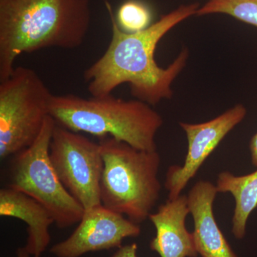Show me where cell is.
Returning <instances> with one entry per match:
<instances>
[{
    "instance_id": "obj_1",
    "label": "cell",
    "mask_w": 257,
    "mask_h": 257,
    "mask_svg": "<svg viewBox=\"0 0 257 257\" xmlns=\"http://www.w3.org/2000/svg\"><path fill=\"white\" fill-rule=\"evenodd\" d=\"M104 5L110 20L111 40L100 58L84 71L88 92L92 97H104L121 84H128L135 99L150 105L171 99L172 83L185 67L189 51L184 49L173 62L163 68L155 60V50L167 32L197 14L199 3L181 5L135 33L122 31L110 3L104 0Z\"/></svg>"
},
{
    "instance_id": "obj_2",
    "label": "cell",
    "mask_w": 257,
    "mask_h": 257,
    "mask_svg": "<svg viewBox=\"0 0 257 257\" xmlns=\"http://www.w3.org/2000/svg\"><path fill=\"white\" fill-rule=\"evenodd\" d=\"M91 18L89 0H0V82L24 53L81 46Z\"/></svg>"
},
{
    "instance_id": "obj_3",
    "label": "cell",
    "mask_w": 257,
    "mask_h": 257,
    "mask_svg": "<svg viewBox=\"0 0 257 257\" xmlns=\"http://www.w3.org/2000/svg\"><path fill=\"white\" fill-rule=\"evenodd\" d=\"M49 114L59 126L101 139L114 138L145 151H157L155 138L163 124L162 116L139 99L125 100L112 94L81 97L52 95Z\"/></svg>"
},
{
    "instance_id": "obj_4",
    "label": "cell",
    "mask_w": 257,
    "mask_h": 257,
    "mask_svg": "<svg viewBox=\"0 0 257 257\" xmlns=\"http://www.w3.org/2000/svg\"><path fill=\"white\" fill-rule=\"evenodd\" d=\"M99 143L104 162L101 204L140 225L160 199V154L138 150L109 137Z\"/></svg>"
},
{
    "instance_id": "obj_5",
    "label": "cell",
    "mask_w": 257,
    "mask_h": 257,
    "mask_svg": "<svg viewBox=\"0 0 257 257\" xmlns=\"http://www.w3.org/2000/svg\"><path fill=\"white\" fill-rule=\"evenodd\" d=\"M51 93L34 69L15 67L0 82V158L31 146L49 116Z\"/></svg>"
},
{
    "instance_id": "obj_6",
    "label": "cell",
    "mask_w": 257,
    "mask_h": 257,
    "mask_svg": "<svg viewBox=\"0 0 257 257\" xmlns=\"http://www.w3.org/2000/svg\"><path fill=\"white\" fill-rule=\"evenodd\" d=\"M57 123L49 115L31 146L15 155L8 187L30 196L44 206L60 229L82 219L84 207L61 182L50 158V145Z\"/></svg>"
},
{
    "instance_id": "obj_7",
    "label": "cell",
    "mask_w": 257,
    "mask_h": 257,
    "mask_svg": "<svg viewBox=\"0 0 257 257\" xmlns=\"http://www.w3.org/2000/svg\"><path fill=\"white\" fill-rule=\"evenodd\" d=\"M50 158L61 182L84 209L101 204L104 162L99 143L57 124L51 140Z\"/></svg>"
},
{
    "instance_id": "obj_8",
    "label": "cell",
    "mask_w": 257,
    "mask_h": 257,
    "mask_svg": "<svg viewBox=\"0 0 257 257\" xmlns=\"http://www.w3.org/2000/svg\"><path fill=\"white\" fill-rule=\"evenodd\" d=\"M246 107L236 104L214 119L199 124L179 122L188 142L183 165L169 167L165 187L168 199L178 197L218 145L246 116Z\"/></svg>"
},
{
    "instance_id": "obj_9",
    "label": "cell",
    "mask_w": 257,
    "mask_h": 257,
    "mask_svg": "<svg viewBox=\"0 0 257 257\" xmlns=\"http://www.w3.org/2000/svg\"><path fill=\"white\" fill-rule=\"evenodd\" d=\"M140 234V224L100 204L84 209L73 233L53 245L50 251L56 257H80L87 253L121 247L123 240Z\"/></svg>"
},
{
    "instance_id": "obj_10",
    "label": "cell",
    "mask_w": 257,
    "mask_h": 257,
    "mask_svg": "<svg viewBox=\"0 0 257 257\" xmlns=\"http://www.w3.org/2000/svg\"><path fill=\"white\" fill-rule=\"evenodd\" d=\"M190 214L187 195L168 199L149 219L156 229L150 247L160 257H197L192 233L186 227Z\"/></svg>"
},
{
    "instance_id": "obj_11",
    "label": "cell",
    "mask_w": 257,
    "mask_h": 257,
    "mask_svg": "<svg viewBox=\"0 0 257 257\" xmlns=\"http://www.w3.org/2000/svg\"><path fill=\"white\" fill-rule=\"evenodd\" d=\"M218 191L215 184L200 180L189 190L187 199L194 220L192 232L201 257H239L218 226L213 211Z\"/></svg>"
},
{
    "instance_id": "obj_12",
    "label": "cell",
    "mask_w": 257,
    "mask_h": 257,
    "mask_svg": "<svg viewBox=\"0 0 257 257\" xmlns=\"http://www.w3.org/2000/svg\"><path fill=\"white\" fill-rule=\"evenodd\" d=\"M0 215L16 218L28 224L25 249L32 257H40L51 241L50 227L55 224L48 210L33 198L7 187L0 190Z\"/></svg>"
},
{
    "instance_id": "obj_13",
    "label": "cell",
    "mask_w": 257,
    "mask_h": 257,
    "mask_svg": "<svg viewBox=\"0 0 257 257\" xmlns=\"http://www.w3.org/2000/svg\"><path fill=\"white\" fill-rule=\"evenodd\" d=\"M216 187L218 193H230L234 198L231 233L236 239H243L248 217L257 207V170L243 176H236L228 171L221 172Z\"/></svg>"
},
{
    "instance_id": "obj_14",
    "label": "cell",
    "mask_w": 257,
    "mask_h": 257,
    "mask_svg": "<svg viewBox=\"0 0 257 257\" xmlns=\"http://www.w3.org/2000/svg\"><path fill=\"white\" fill-rule=\"evenodd\" d=\"M226 14L257 28V0H209L197 10V16Z\"/></svg>"
},
{
    "instance_id": "obj_15",
    "label": "cell",
    "mask_w": 257,
    "mask_h": 257,
    "mask_svg": "<svg viewBox=\"0 0 257 257\" xmlns=\"http://www.w3.org/2000/svg\"><path fill=\"white\" fill-rule=\"evenodd\" d=\"M115 18L119 28L127 33L143 31L152 25L151 11L138 0H128L123 3Z\"/></svg>"
},
{
    "instance_id": "obj_16",
    "label": "cell",
    "mask_w": 257,
    "mask_h": 257,
    "mask_svg": "<svg viewBox=\"0 0 257 257\" xmlns=\"http://www.w3.org/2000/svg\"><path fill=\"white\" fill-rule=\"evenodd\" d=\"M111 257H138V244L133 243L121 246Z\"/></svg>"
},
{
    "instance_id": "obj_17",
    "label": "cell",
    "mask_w": 257,
    "mask_h": 257,
    "mask_svg": "<svg viewBox=\"0 0 257 257\" xmlns=\"http://www.w3.org/2000/svg\"><path fill=\"white\" fill-rule=\"evenodd\" d=\"M249 152L251 164L257 167V133L251 138L249 142Z\"/></svg>"
},
{
    "instance_id": "obj_18",
    "label": "cell",
    "mask_w": 257,
    "mask_h": 257,
    "mask_svg": "<svg viewBox=\"0 0 257 257\" xmlns=\"http://www.w3.org/2000/svg\"><path fill=\"white\" fill-rule=\"evenodd\" d=\"M17 257H32L25 247L19 248L17 251Z\"/></svg>"
}]
</instances>
